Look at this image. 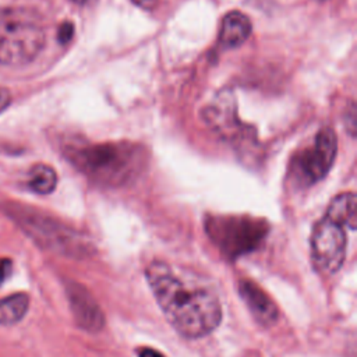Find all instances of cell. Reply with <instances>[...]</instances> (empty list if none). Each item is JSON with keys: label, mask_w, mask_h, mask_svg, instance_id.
Masks as SVG:
<instances>
[{"label": "cell", "mask_w": 357, "mask_h": 357, "mask_svg": "<svg viewBox=\"0 0 357 357\" xmlns=\"http://www.w3.org/2000/svg\"><path fill=\"white\" fill-rule=\"evenodd\" d=\"M145 276L167 322L181 336L204 337L219 326L222 305L212 289L184 280L162 261L151 262Z\"/></svg>", "instance_id": "obj_1"}, {"label": "cell", "mask_w": 357, "mask_h": 357, "mask_svg": "<svg viewBox=\"0 0 357 357\" xmlns=\"http://www.w3.org/2000/svg\"><path fill=\"white\" fill-rule=\"evenodd\" d=\"M66 159L93 183L117 187L137 178L145 167V151L131 142H77L63 146Z\"/></svg>", "instance_id": "obj_2"}, {"label": "cell", "mask_w": 357, "mask_h": 357, "mask_svg": "<svg viewBox=\"0 0 357 357\" xmlns=\"http://www.w3.org/2000/svg\"><path fill=\"white\" fill-rule=\"evenodd\" d=\"M46 43L42 17L26 7H0V66L33 61Z\"/></svg>", "instance_id": "obj_3"}, {"label": "cell", "mask_w": 357, "mask_h": 357, "mask_svg": "<svg viewBox=\"0 0 357 357\" xmlns=\"http://www.w3.org/2000/svg\"><path fill=\"white\" fill-rule=\"evenodd\" d=\"M7 212L40 247L71 258H81L91 254L92 244L71 227L18 205H10Z\"/></svg>", "instance_id": "obj_4"}, {"label": "cell", "mask_w": 357, "mask_h": 357, "mask_svg": "<svg viewBox=\"0 0 357 357\" xmlns=\"http://www.w3.org/2000/svg\"><path fill=\"white\" fill-rule=\"evenodd\" d=\"M205 230L220 252L238 258L254 251L266 237V220L248 215H213L205 220Z\"/></svg>", "instance_id": "obj_5"}, {"label": "cell", "mask_w": 357, "mask_h": 357, "mask_svg": "<svg viewBox=\"0 0 357 357\" xmlns=\"http://www.w3.org/2000/svg\"><path fill=\"white\" fill-rule=\"evenodd\" d=\"M337 149L336 134L332 128H321L314 144L303 149L293 162V172L301 184H315L331 170Z\"/></svg>", "instance_id": "obj_6"}, {"label": "cell", "mask_w": 357, "mask_h": 357, "mask_svg": "<svg viewBox=\"0 0 357 357\" xmlns=\"http://www.w3.org/2000/svg\"><path fill=\"white\" fill-rule=\"evenodd\" d=\"M346 257L344 229L328 218L315 223L311 234V259L324 275L336 273Z\"/></svg>", "instance_id": "obj_7"}, {"label": "cell", "mask_w": 357, "mask_h": 357, "mask_svg": "<svg viewBox=\"0 0 357 357\" xmlns=\"http://www.w3.org/2000/svg\"><path fill=\"white\" fill-rule=\"evenodd\" d=\"M66 294L77 325L91 333H98L105 326V315L91 291L81 283L68 280Z\"/></svg>", "instance_id": "obj_8"}, {"label": "cell", "mask_w": 357, "mask_h": 357, "mask_svg": "<svg viewBox=\"0 0 357 357\" xmlns=\"http://www.w3.org/2000/svg\"><path fill=\"white\" fill-rule=\"evenodd\" d=\"M238 293L248 311L258 324L264 326H271L276 324L279 318V310L273 300L261 286H258L252 280L241 279L238 282Z\"/></svg>", "instance_id": "obj_9"}, {"label": "cell", "mask_w": 357, "mask_h": 357, "mask_svg": "<svg viewBox=\"0 0 357 357\" xmlns=\"http://www.w3.org/2000/svg\"><path fill=\"white\" fill-rule=\"evenodd\" d=\"M252 29L250 18L241 11H230L222 20L219 42L225 49L241 46Z\"/></svg>", "instance_id": "obj_10"}, {"label": "cell", "mask_w": 357, "mask_h": 357, "mask_svg": "<svg viewBox=\"0 0 357 357\" xmlns=\"http://www.w3.org/2000/svg\"><path fill=\"white\" fill-rule=\"evenodd\" d=\"M325 218L342 227L354 230L357 226L356 194L350 191L339 194L336 198H333L326 209Z\"/></svg>", "instance_id": "obj_11"}, {"label": "cell", "mask_w": 357, "mask_h": 357, "mask_svg": "<svg viewBox=\"0 0 357 357\" xmlns=\"http://www.w3.org/2000/svg\"><path fill=\"white\" fill-rule=\"evenodd\" d=\"M29 308V297L25 293H14L0 300V325H15Z\"/></svg>", "instance_id": "obj_12"}, {"label": "cell", "mask_w": 357, "mask_h": 357, "mask_svg": "<svg viewBox=\"0 0 357 357\" xmlns=\"http://www.w3.org/2000/svg\"><path fill=\"white\" fill-rule=\"evenodd\" d=\"M57 185V174L53 167L45 163H36L31 167L28 176V187L31 191L46 195L54 191Z\"/></svg>", "instance_id": "obj_13"}, {"label": "cell", "mask_w": 357, "mask_h": 357, "mask_svg": "<svg viewBox=\"0 0 357 357\" xmlns=\"http://www.w3.org/2000/svg\"><path fill=\"white\" fill-rule=\"evenodd\" d=\"M13 272V261L10 258H0V284L4 283Z\"/></svg>", "instance_id": "obj_14"}, {"label": "cell", "mask_w": 357, "mask_h": 357, "mask_svg": "<svg viewBox=\"0 0 357 357\" xmlns=\"http://www.w3.org/2000/svg\"><path fill=\"white\" fill-rule=\"evenodd\" d=\"M74 33V25L71 22H64L60 28H59V40L61 43H66L71 39Z\"/></svg>", "instance_id": "obj_15"}, {"label": "cell", "mask_w": 357, "mask_h": 357, "mask_svg": "<svg viewBox=\"0 0 357 357\" xmlns=\"http://www.w3.org/2000/svg\"><path fill=\"white\" fill-rule=\"evenodd\" d=\"M11 103V93L8 89L0 86V114L8 109Z\"/></svg>", "instance_id": "obj_16"}, {"label": "cell", "mask_w": 357, "mask_h": 357, "mask_svg": "<svg viewBox=\"0 0 357 357\" xmlns=\"http://www.w3.org/2000/svg\"><path fill=\"white\" fill-rule=\"evenodd\" d=\"M135 6L144 8V10H152L156 7L158 0H131Z\"/></svg>", "instance_id": "obj_17"}, {"label": "cell", "mask_w": 357, "mask_h": 357, "mask_svg": "<svg viewBox=\"0 0 357 357\" xmlns=\"http://www.w3.org/2000/svg\"><path fill=\"white\" fill-rule=\"evenodd\" d=\"M138 357H163L159 351H156L155 349H151V347H144L139 350V354Z\"/></svg>", "instance_id": "obj_18"}, {"label": "cell", "mask_w": 357, "mask_h": 357, "mask_svg": "<svg viewBox=\"0 0 357 357\" xmlns=\"http://www.w3.org/2000/svg\"><path fill=\"white\" fill-rule=\"evenodd\" d=\"M71 1H74V3H77V4H88V3H91L92 0H71Z\"/></svg>", "instance_id": "obj_19"}, {"label": "cell", "mask_w": 357, "mask_h": 357, "mask_svg": "<svg viewBox=\"0 0 357 357\" xmlns=\"http://www.w3.org/2000/svg\"><path fill=\"white\" fill-rule=\"evenodd\" d=\"M319 1H322V0H319Z\"/></svg>", "instance_id": "obj_20"}]
</instances>
